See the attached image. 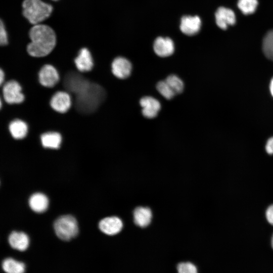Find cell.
I'll use <instances>...</instances> for the list:
<instances>
[{"instance_id": "6da1fadb", "label": "cell", "mask_w": 273, "mask_h": 273, "mask_svg": "<svg viewBox=\"0 0 273 273\" xmlns=\"http://www.w3.org/2000/svg\"><path fill=\"white\" fill-rule=\"evenodd\" d=\"M31 42L27 45L28 53L34 57H44L54 49L56 37L54 31L49 26L34 25L29 31Z\"/></svg>"}, {"instance_id": "7a4b0ae2", "label": "cell", "mask_w": 273, "mask_h": 273, "mask_svg": "<svg viewBox=\"0 0 273 273\" xmlns=\"http://www.w3.org/2000/svg\"><path fill=\"white\" fill-rule=\"evenodd\" d=\"M105 89L101 85L90 82L88 86L75 95L74 106L80 113L89 114L95 112L106 98Z\"/></svg>"}, {"instance_id": "3957f363", "label": "cell", "mask_w": 273, "mask_h": 273, "mask_svg": "<svg viewBox=\"0 0 273 273\" xmlns=\"http://www.w3.org/2000/svg\"><path fill=\"white\" fill-rule=\"evenodd\" d=\"M22 8L24 16L34 25L47 19L53 11L51 5L41 0H24Z\"/></svg>"}, {"instance_id": "277c9868", "label": "cell", "mask_w": 273, "mask_h": 273, "mask_svg": "<svg viewBox=\"0 0 273 273\" xmlns=\"http://www.w3.org/2000/svg\"><path fill=\"white\" fill-rule=\"evenodd\" d=\"M54 228L57 237L63 241H69L75 237L78 233L76 219L71 215H62L54 222Z\"/></svg>"}, {"instance_id": "5b68a950", "label": "cell", "mask_w": 273, "mask_h": 273, "mask_svg": "<svg viewBox=\"0 0 273 273\" xmlns=\"http://www.w3.org/2000/svg\"><path fill=\"white\" fill-rule=\"evenodd\" d=\"M90 82L80 73L70 71L66 74L63 79V85L65 89L77 95L89 85Z\"/></svg>"}, {"instance_id": "8992f818", "label": "cell", "mask_w": 273, "mask_h": 273, "mask_svg": "<svg viewBox=\"0 0 273 273\" xmlns=\"http://www.w3.org/2000/svg\"><path fill=\"white\" fill-rule=\"evenodd\" d=\"M3 94L5 100L9 104L20 103L24 99L20 84L15 80H10L4 85Z\"/></svg>"}, {"instance_id": "52a82bcc", "label": "cell", "mask_w": 273, "mask_h": 273, "mask_svg": "<svg viewBox=\"0 0 273 273\" xmlns=\"http://www.w3.org/2000/svg\"><path fill=\"white\" fill-rule=\"evenodd\" d=\"M111 70L113 75L119 79H125L129 76L132 70V65L127 59L119 57L112 63Z\"/></svg>"}, {"instance_id": "ba28073f", "label": "cell", "mask_w": 273, "mask_h": 273, "mask_svg": "<svg viewBox=\"0 0 273 273\" xmlns=\"http://www.w3.org/2000/svg\"><path fill=\"white\" fill-rule=\"evenodd\" d=\"M123 227L121 220L116 216L107 217L102 219L99 223L101 232L109 236H114L120 232Z\"/></svg>"}, {"instance_id": "9c48e42d", "label": "cell", "mask_w": 273, "mask_h": 273, "mask_svg": "<svg viewBox=\"0 0 273 273\" xmlns=\"http://www.w3.org/2000/svg\"><path fill=\"white\" fill-rule=\"evenodd\" d=\"M38 78L42 85L52 87L58 82L59 76L57 70L53 66L46 65L39 71Z\"/></svg>"}, {"instance_id": "30bf717a", "label": "cell", "mask_w": 273, "mask_h": 273, "mask_svg": "<svg viewBox=\"0 0 273 273\" xmlns=\"http://www.w3.org/2000/svg\"><path fill=\"white\" fill-rule=\"evenodd\" d=\"M142 108V113L147 118H154L156 117L161 109L159 101L154 97H144L140 101Z\"/></svg>"}, {"instance_id": "8fae6325", "label": "cell", "mask_w": 273, "mask_h": 273, "mask_svg": "<svg viewBox=\"0 0 273 273\" xmlns=\"http://www.w3.org/2000/svg\"><path fill=\"white\" fill-rule=\"evenodd\" d=\"M201 26V19L198 16H185L181 18L180 29L185 34L191 36L199 31Z\"/></svg>"}, {"instance_id": "7c38bea8", "label": "cell", "mask_w": 273, "mask_h": 273, "mask_svg": "<svg viewBox=\"0 0 273 273\" xmlns=\"http://www.w3.org/2000/svg\"><path fill=\"white\" fill-rule=\"evenodd\" d=\"M156 54L160 57H167L171 56L174 51V42L169 37H157L153 45Z\"/></svg>"}, {"instance_id": "4fadbf2b", "label": "cell", "mask_w": 273, "mask_h": 273, "mask_svg": "<svg viewBox=\"0 0 273 273\" xmlns=\"http://www.w3.org/2000/svg\"><path fill=\"white\" fill-rule=\"evenodd\" d=\"M71 104L69 94L64 92H57L52 98L50 105L55 111L65 113L70 108Z\"/></svg>"}, {"instance_id": "5bb4252c", "label": "cell", "mask_w": 273, "mask_h": 273, "mask_svg": "<svg viewBox=\"0 0 273 273\" xmlns=\"http://www.w3.org/2000/svg\"><path fill=\"white\" fill-rule=\"evenodd\" d=\"M215 20L216 24L219 28L225 29L229 25L235 23L236 17L234 12L231 9L220 7L215 13Z\"/></svg>"}, {"instance_id": "9a60e30c", "label": "cell", "mask_w": 273, "mask_h": 273, "mask_svg": "<svg viewBox=\"0 0 273 273\" xmlns=\"http://www.w3.org/2000/svg\"><path fill=\"white\" fill-rule=\"evenodd\" d=\"M75 66L80 72H87L93 67V61L89 51L86 48H82L74 60Z\"/></svg>"}, {"instance_id": "2e32d148", "label": "cell", "mask_w": 273, "mask_h": 273, "mask_svg": "<svg viewBox=\"0 0 273 273\" xmlns=\"http://www.w3.org/2000/svg\"><path fill=\"white\" fill-rule=\"evenodd\" d=\"M11 247L20 251L26 250L29 244V239L27 234L23 232H12L8 239Z\"/></svg>"}, {"instance_id": "e0dca14e", "label": "cell", "mask_w": 273, "mask_h": 273, "mask_svg": "<svg viewBox=\"0 0 273 273\" xmlns=\"http://www.w3.org/2000/svg\"><path fill=\"white\" fill-rule=\"evenodd\" d=\"M152 217V212L149 207L140 206L134 210V222L141 228L147 226L151 222Z\"/></svg>"}, {"instance_id": "ac0fdd59", "label": "cell", "mask_w": 273, "mask_h": 273, "mask_svg": "<svg viewBox=\"0 0 273 273\" xmlns=\"http://www.w3.org/2000/svg\"><path fill=\"white\" fill-rule=\"evenodd\" d=\"M29 204L31 209L37 213L45 211L49 205L47 197L43 194L37 193L33 194L29 200Z\"/></svg>"}, {"instance_id": "d6986e66", "label": "cell", "mask_w": 273, "mask_h": 273, "mask_svg": "<svg viewBox=\"0 0 273 273\" xmlns=\"http://www.w3.org/2000/svg\"><path fill=\"white\" fill-rule=\"evenodd\" d=\"M2 267L6 273H24L26 268L23 262L10 257L3 261Z\"/></svg>"}, {"instance_id": "ffe728a7", "label": "cell", "mask_w": 273, "mask_h": 273, "mask_svg": "<svg viewBox=\"0 0 273 273\" xmlns=\"http://www.w3.org/2000/svg\"><path fill=\"white\" fill-rule=\"evenodd\" d=\"M61 140L60 134L56 132H48L41 135V144L44 148L58 149L60 147Z\"/></svg>"}, {"instance_id": "44dd1931", "label": "cell", "mask_w": 273, "mask_h": 273, "mask_svg": "<svg viewBox=\"0 0 273 273\" xmlns=\"http://www.w3.org/2000/svg\"><path fill=\"white\" fill-rule=\"evenodd\" d=\"M9 128L11 135L15 139L24 138L28 131L26 123L19 119L12 121L9 124Z\"/></svg>"}, {"instance_id": "7402d4cb", "label": "cell", "mask_w": 273, "mask_h": 273, "mask_svg": "<svg viewBox=\"0 0 273 273\" xmlns=\"http://www.w3.org/2000/svg\"><path fill=\"white\" fill-rule=\"evenodd\" d=\"M176 273H199L197 264L189 260L179 262L176 265Z\"/></svg>"}, {"instance_id": "603a6c76", "label": "cell", "mask_w": 273, "mask_h": 273, "mask_svg": "<svg viewBox=\"0 0 273 273\" xmlns=\"http://www.w3.org/2000/svg\"><path fill=\"white\" fill-rule=\"evenodd\" d=\"M262 48L265 56L273 61V30L269 31L265 36Z\"/></svg>"}, {"instance_id": "cb8c5ba5", "label": "cell", "mask_w": 273, "mask_h": 273, "mask_svg": "<svg viewBox=\"0 0 273 273\" xmlns=\"http://www.w3.org/2000/svg\"><path fill=\"white\" fill-rule=\"evenodd\" d=\"M165 81L175 94L183 92L184 84L182 80L177 76L174 74L170 75L166 78Z\"/></svg>"}, {"instance_id": "d4e9b609", "label": "cell", "mask_w": 273, "mask_h": 273, "mask_svg": "<svg viewBox=\"0 0 273 273\" xmlns=\"http://www.w3.org/2000/svg\"><path fill=\"white\" fill-rule=\"evenodd\" d=\"M257 5V0H239L238 3L239 8L245 15L254 12Z\"/></svg>"}, {"instance_id": "484cf974", "label": "cell", "mask_w": 273, "mask_h": 273, "mask_svg": "<svg viewBox=\"0 0 273 273\" xmlns=\"http://www.w3.org/2000/svg\"><path fill=\"white\" fill-rule=\"evenodd\" d=\"M158 92L166 99L170 100L176 95L165 80L159 81L156 85Z\"/></svg>"}, {"instance_id": "4316f807", "label": "cell", "mask_w": 273, "mask_h": 273, "mask_svg": "<svg viewBox=\"0 0 273 273\" xmlns=\"http://www.w3.org/2000/svg\"><path fill=\"white\" fill-rule=\"evenodd\" d=\"M8 36L5 26L1 20L0 24V44L1 46H5L8 44Z\"/></svg>"}, {"instance_id": "83f0119b", "label": "cell", "mask_w": 273, "mask_h": 273, "mask_svg": "<svg viewBox=\"0 0 273 273\" xmlns=\"http://www.w3.org/2000/svg\"><path fill=\"white\" fill-rule=\"evenodd\" d=\"M265 216L267 221L273 226V204L268 206L266 208Z\"/></svg>"}, {"instance_id": "f1b7e54d", "label": "cell", "mask_w": 273, "mask_h": 273, "mask_svg": "<svg viewBox=\"0 0 273 273\" xmlns=\"http://www.w3.org/2000/svg\"><path fill=\"white\" fill-rule=\"evenodd\" d=\"M265 151L269 155H273V137L268 140L265 145Z\"/></svg>"}, {"instance_id": "f546056e", "label": "cell", "mask_w": 273, "mask_h": 273, "mask_svg": "<svg viewBox=\"0 0 273 273\" xmlns=\"http://www.w3.org/2000/svg\"><path fill=\"white\" fill-rule=\"evenodd\" d=\"M4 80V73L2 69L0 71V84L2 85Z\"/></svg>"}, {"instance_id": "4dcf8cb0", "label": "cell", "mask_w": 273, "mask_h": 273, "mask_svg": "<svg viewBox=\"0 0 273 273\" xmlns=\"http://www.w3.org/2000/svg\"><path fill=\"white\" fill-rule=\"evenodd\" d=\"M270 91L271 94L273 96V78L272 79L270 84Z\"/></svg>"}, {"instance_id": "1f68e13d", "label": "cell", "mask_w": 273, "mask_h": 273, "mask_svg": "<svg viewBox=\"0 0 273 273\" xmlns=\"http://www.w3.org/2000/svg\"><path fill=\"white\" fill-rule=\"evenodd\" d=\"M271 247L273 249V234H272V236L271 237Z\"/></svg>"}, {"instance_id": "d6a6232c", "label": "cell", "mask_w": 273, "mask_h": 273, "mask_svg": "<svg viewBox=\"0 0 273 273\" xmlns=\"http://www.w3.org/2000/svg\"><path fill=\"white\" fill-rule=\"evenodd\" d=\"M54 1H57V0H54Z\"/></svg>"}]
</instances>
